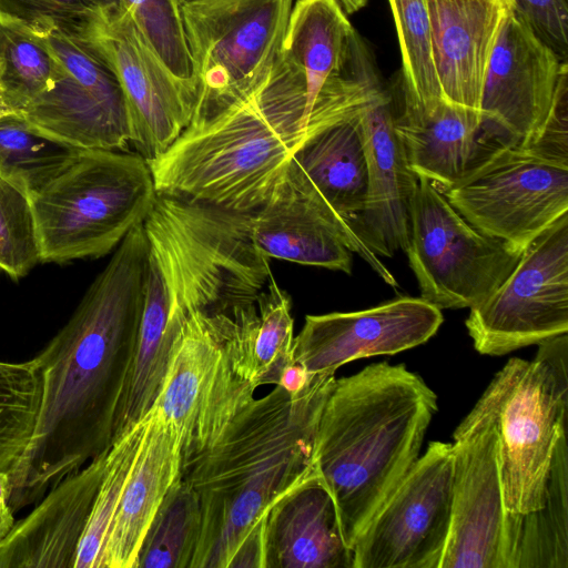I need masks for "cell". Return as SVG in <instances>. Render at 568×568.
Returning a JSON list of instances; mask_svg holds the SVG:
<instances>
[{
  "instance_id": "f546056e",
  "label": "cell",
  "mask_w": 568,
  "mask_h": 568,
  "mask_svg": "<svg viewBox=\"0 0 568 568\" xmlns=\"http://www.w3.org/2000/svg\"><path fill=\"white\" fill-rule=\"evenodd\" d=\"M200 531L197 495L180 476L144 536L135 568H191Z\"/></svg>"
},
{
  "instance_id": "74e56055",
  "label": "cell",
  "mask_w": 568,
  "mask_h": 568,
  "mask_svg": "<svg viewBox=\"0 0 568 568\" xmlns=\"http://www.w3.org/2000/svg\"><path fill=\"white\" fill-rule=\"evenodd\" d=\"M101 20V9L89 0H0L1 22L40 37L58 31L71 38H93Z\"/></svg>"
},
{
  "instance_id": "b9f144b4",
  "label": "cell",
  "mask_w": 568,
  "mask_h": 568,
  "mask_svg": "<svg viewBox=\"0 0 568 568\" xmlns=\"http://www.w3.org/2000/svg\"><path fill=\"white\" fill-rule=\"evenodd\" d=\"M14 524L13 511L9 506L8 499L0 497V542L11 531Z\"/></svg>"
},
{
  "instance_id": "4fadbf2b",
  "label": "cell",
  "mask_w": 568,
  "mask_h": 568,
  "mask_svg": "<svg viewBox=\"0 0 568 568\" xmlns=\"http://www.w3.org/2000/svg\"><path fill=\"white\" fill-rule=\"evenodd\" d=\"M475 349L500 356L568 332V213L521 254L465 321Z\"/></svg>"
},
{
  "instance_id": "f1b7e54d",
  "label": "cell",
  "mask_w": 568,
  "mask_h": 568,
  "mask_svg": "<svg viewBox=\"0 0 568 568\" xmlns=\"http://www.w3.org/2000/svg\"><path fill=\"white\" fill-rule=\"evenodd\" d=\"M568 453L557 443L541 508L520 516L514 568L568 567Z\"/></svg>"
},
{
  "instance_id": "e0dca14e",
  "label": "cell",
  "mask_w": 568,
  "mask_h": 568,
  "mask_svg": "<svg viewBox=\"0 0 568 568\" xmlns=\"http://www.w3.org/2000/svg\"><path fill=\"white\" fill-rule=\"evenodd\" d=\"M101 11L93 39L122 88L130 143L145 160L154 159L190 125L196 92L169 71L123 6Z\"/></svg>"
},
{
  "instance_id": "8fae6325",
  "label": "cell",
  "mask_w": 568,
  "mask_h": 568,
  "mask_svg": "<svg viewBox=\"0 0 568 568\" xmlns=\"http://www.w3.org/2000/svg\"><path fill=\"white\" fill-rule=\"evenodd\" d=\"M442 193L479 232L524 253L568 213V164L496 142Z\"/></svg>"
},
{
  "instance_id": "ee69618b",
  "label": "cell",
  "mask_w": 568,
  "mask_h": 568,
  "mask_svg": "<svg viewBox=\"0 0 568 568\" xmlns=\"http://www.w3.org/2000/svg\"><path fill=\"white\" fill-rule=\"evenodd\" d=\"M20 113L7 99L3 89L0 87V118L8 115Z\"/></svg>"
},
{
  "instance_id": "f35d334b",
  "label": "cell",
  "mask_w": 568,
  "mask_h": 568,
  "mask_svg": "<svg viewBox=\"0 0 568 568\" xmlns=\"http://www.w3.org/2000/svg\"><path fill=\"white\" fill-rule=\"evenodd\" d=\"M534 153L568 164V64L564 61L549 112L527 146Z\"/></svg>"
},
{
  "instance_id": "d590c367",
  "label": "cell",
  "mask_w": 568,
  "mask_h": 568,
  "mask_svg": "<svg viewBox=\"0 0 568 568\" xmlns=\"http://www.w3.org/2000/svg\"><path fill=\"white\" fill-rule=\"evenodd\" d=\"M121 3L169 71L196 92L183 21L184 0H121Z\"/></svg>"
},
{
  "instance_id": "30bf717a",
  "label": "cell",
  "mask_w": 568,
  "mask_h": 568,
  "mask_svg": "<svg viewBox=\"0 0 568 568\" xmlns=\"http://www.w3.org/2000/svg\"><path fill=\"white\" fill-rule=\"evenodd\" d=\"M405 253L420 297L440 310L481 304L523 254L475 229L420 175L409 197Z\"/></svg>"
},
{
  "instance_id": "d6986e66",
  "label": "cell",
  "mask_w": 568,
  "mask_h": 568,
  "mask_svg": "<svg viewBox=\"0 0 568 568\" xmlns=\"http://www.w3.org/2000/svg\"><path fill=\"white\" fill-rule=\"evenodd\" d=\"M442 310L422 297L398 296L356 312L307 315L292 345V358L312 374H335L358 358L394 355L433 337Z\"/></svg>"
},
{
  "instance_id": "8992f818",
  "label": "cell",
  "mask_w": 568,
  "mask_h": 568,
  "mask_svg": "<svg viewBox=\"0 0 568 568\" xmlns=\"http://www.w3.org/2000/svg\"><path fill=\"white\" fill-rule=\"evenodd\" d=\"M146 160L82 150L31 197L42 262L97 258L142 224L156 199Z\"/></svg>"
},
{
  "instance_id": "8d00e7d4",
  "label": "cell",
  "mask_w": 568,
  "mask_h": 568,
  "mask_svg": "<svg viewBox=\"0 0 568 568\" xmlns=\"http://www.w3.org/2000/svg\"><path fill=\"white\" fill-rule=\"evenodd\" d=\"M40 262L42 252L31 197L0 175V270L19 280Z\"/></svg>"
},
{
  "instance_id": "83f0119b",
  "label": "cell",
  "mask_w": 568,
  "mask_h": 568,
  "mask_svg": "<svg viewBox=\"0 0 568 568\" xmlns=\"http://www.w3.org/2000/svg\"><path fill=\"white\" fill-rule=\"evenodd\" d=\"M256 304L242 315L241 366L255 387L276 385L282 371L293 362L294 320L288 293L271 274Z\"/></svg>"
},
{
  "instance_id": "6da1fadb",
  "label": "cell",
  "mask_w": 568,
  "mask_h": 568,
  "mask_svg": "<svg viewBox=\"0 0 568 568\" xmlns=\"http://www.w3.org/2000/svg\"><path fill=\"white\" fill-rule=\"evenodd\" d=\"M143 224L118 245L65 325L33 359L41 400L32 437L10 471L13 513L38 503L113 443L144 308Z\"/></svg>"
},
{
  "instance_id": "7c38bea8",
  "label": "cell",
  "mask_w": 568,
  "mask_h": 568,
  "mask_svg": "<svg viewBox=\"0 0 568 568\" xmlns=\"http://www.w3.org/2000/svg\"><path fill=\"white\" fill-rule=\"evenodd\" d=\"M453 438L452 520L439 568H514L520 515L506 509L495 419L480 398Z\"/></svg>"
},
{
  "instance_id": "4dcf8cb0",
  "label": "cell",
  "mask_w": 568,
  "mask_h": 568,
  "mask_svg": "<svg viewBox=\"0 0 568 568\" xmlns=\"http://www.w3.org/2000/svg\"><path fill=\"white\" fill-rule=\"evenodd\" d=\"M81 151L37 131L20 113L0 118V175L30 196Z\"/></svg>"
},
{
  "instance_id": "9a60e30c",
  "label": "cell",
  "mask_w": 568,
  "mask_h": 568,
  "mask_svg": "<svg viewBox=\"0 0 568 568\" xmlns=\"http://www.w3.org/2000/svg\"><path fill=\"white\" fill-rule=\"evenodd\" d=\"M64 74L20 112L37 131L80 150L126 151L131 141L120 82L93 38L43 37Z\"/></svg>"
},
{
  "instance_id": "ab89813d",
  "label": "cell",
  "mask_w": 568,
  "mask_h": 568,
  "mask_svg": "<svg viewBox=\"0 0 568 568\" xmlns=\"http://www.w3.org/2000/svg\"><path fill=\"white\" fill-rule=\"evenodd\" d=\"M516 11L561 61L568 57V0H514Z\"/></svg>"
},
{
  "instance_id": "44dd1931",
  "label": "cell",
  "mask_w": 568,
  "mask_h": 568,
  "mask_svg": "<svg viewBox=\"0 0 568 568\" xmlns=\"http://www.w3.org/2000/svg\"><path fill=\"white\" fill-rule=\"evenodd\" d=\"M371 91L316 103L291 155L354 231L367 194L366 158L356 114Z\"/></svg>"
},
{
  "instance_id": "5bb4252c",
  "label": "cell",
  "mask_w": 568,
  "mask_h": 568,
  "mask_svg": "<svg viewBox=\"0 0 568 568\" xmlns=\"http://www.w3.org/2000/svg\"><path fill=\"white\" fill-rule=\"evenodd\" d=\"M452 504V444L430 442L356 538L353 568H439Z\"/></svg>"
},
{
  "instance_id": "5b68a950",
  "label": "cell",
  "mask_w": 568,
  "mask_h": 568,
  "mask_svg": "<svg viewBox=\"0 0 568 568\" xmlns=\"http://www.w3.org/2000/svg\"><path fill=\"white\" fill-rule=\"evenodd\" d=\"M148 278L140 336L173 343L196 313L256 303L270 277L254 246L251 214L158 194L143 222Z\"/></svg>"
},
{
  "instance_id": "484cf974",
  "label": "cell",
  "mask_w": 568,
  "mask_h": 568,
  "mask_svg": "<svg viewBox=\"0 0 568 568\" xmlns=\"http://www.w3.org/2000/svg\"><path fill=\"white\" fill-rule=\"evenodd\" d=\"M393 100L394 128L409 169L439 191L457 182L487 149L479 113L444 98L424 105L395 94Z\"/></svg>"
},
{
  "instance_id": "cb8c5ba5",
  "label": "cell",
  "mask_w": 568,
  "mask_h": 568,
  "mask_svg": "<svg viewBox=\"0 0 568 568\" xmlns=\"http://www.w3.org/2000/svg\"><path fill=\"white\" fill-rule=\"evenodd\" d=\"M143 420L144 429L104 546L101 568H135L144 536L182 473L178 432L151 410Z\"/></svg>"
},
{
  "instance_id": "7a4b0ae2",
  "label": "cell",
  "mask_w": 568,
  "mask_h": 568,
  "mask_svg": "<svg viewBox=\"0 0 568 568\" xmlns=\"http://www.w3.org/2000/svg\"><path fill=\"white\" fill-rule=\"evenodd\" d=\"M335 374H317L297 397L278 385L253 398L210 447L182 464L201 507L191 568H229L245 544L264 538L271 507L314 475L318 422Z\"/></svg>"
},
{
  "instance_id": "d6a6232c",
  "label": "cell",
  "mask_w": 568,
  "mask_h": 568,
  "mask_svg": "<svg viewBox=\"0 0 568 568\" xmlns=\"http://www.w3.org/2000/svg\"><path fill=\"white\" fill-rule=\"evenodd\" d=\"M388 3L402 58L395 95L404 102L417 105L444 98L433 60L427 0H388Z\"/></svg>"
},
{
  "instance_id": "ac0fdd59",
  "label": "cell",
  "mask_w": 568,
  "mask_h": 568,
  "mask_svg": "<svg viewBox=\"0 0 568 568\" xmlns=\"http://www.w3.org/2000/svg\"><path fill=\"white\" fill-rule=\"evenodd\" d=\"M561 61L516 11L508 13L483 89V132L527 148L552 103Z\"/></svg>"
},
{
  "instance_id": "e575fe53",
  "label": "cell",
  "mask_w": 568,
  "mask_h": 568,
  "mask_svg": "<svg viewBox=\"0 0 568 568\" xmlns=\"http://www.w3.org/2000/svg\"><path fill=\"white\" fill-rule=\"evenodd\" d=\"M41 400L34 359L0 362V469L10 471L32 437Z\"/></svg>"
},
{
  "instance_id": "2e32d148",
  "label": "cell",
  "mask_w": 568,
  "mask_h": 568,
  "mask_svg": "<svg viewBox=\"0 0 568 568\" xmlns=\"http://www.w3.org/2000/svg\"><path fill=\"white\" fill-rule=\"evenodd\" d=\"M251 237L265 257L352 273L359 255L388 285L390 271L321 196L290 158L263 204L251 214Z\"/></svg>"
},
{
  "instance_id": "f6af8a7d",
  "label": "cell",
  "mask_w": 568,
  "mask_h": 568,
  "mask_svg": "<svg viewBox=\"0 0 568 568\" xmlns=\"http://www.w3.org/2000/svg\"><path fill=\"white\" fill-rule=\"evenodd\" d=\"M102 10H111L121 7V0H89Z\"/></svg>"
},
{
  "instance_id": "60d3db41",
  "label": "cell",
  "mask_w": 568,
  "mask_h": 568,
  "mask_svg": "<svg viewBox=\"0 0 568 568\" xmlns=\"http://www.w3.org/2000/svg\"><path fill=\"white\" fill-rule=\"evenodd\" d=\"M316 375L293 361L284 367L276 385L281 386L290 397H297L312 385Z\"/></svg>"
},
{
  "instance_id": "836d02e7",
  "label": "cell",
  "mask_w": 568,
  "mask_h": 568,
  "mask_svg": "<svg viewBox=\"0 0 568 568\" xmlns=\"http://www.w3.org/2000/svg\"><path fill=\"white\" fill-rule=\"evenodd\" d=\"M144 429L143 418L116 437L81 537L73 568H101L104 546Z\"/></svg>"
},
{
  "instance_id": "9c48e42d",
  "label": "cell",
  "mask_w": 568,
  "mask_h": 568,
  "mask_svg": "<svg viewBox=\"0 0 568 568\" xmlns=\"http://www.w3.org/2000/svg\"><path fill=\"white\" fill-rule=\"evenodd\" d=\"M245 307L232 313H196L175 339L150 410L178 432L183 462L216 442L254 398L256 388L241 366V313Z\"/></svg>"
},
{
  "instance_id": "ba28073f",
  "label": "cell",
  "mask_w": 568,
  "mask_h": 568,
  "mask_svg": "<svg viewBox=\"0 0 568 568\" xmlns=\"http://www.w3.org/2000/svg\"><path fill=\"white\" fill-rule=\"evenodd\" d=\"M293 0H184L196 102L190 124L254 95L280 55Z\"/></svg>"
},
{
  "instance_id": "277c9868",
  "label": "cell",
  "mask_w": 568,
  "mask_h": 568,
  "mask_svg": "<svg viewBox=\"0 0 568 568\" xmlns=\"http://www.w3.org/2000/svg\"><path fill=\"white\" fill-rule=\"evenodd\" d=\"M306 87L281 55L248 100L190 124L146 160L158 194L252 214L268 196L306 125Z\"/></svg>"
},
{
  "instance_id": "4316f807",
  "label": "cell",
  "mask_w": 568,
  "mask_h": 568,
  "mask_svg": "<svg viewBox=\"0 0 568 568\" xmlns=\"http://www.w3.org/2000/svg\"><path fill=\"white\" fill-rule=\"evenodd\" d=\"M358 32L338 0H297L292 7L281 58L306 87V121L317 95L351 69Z\"/></svg>"
},
{
  "instance_id": "7402d4cb",
  "label": "cell",
  "mask_w": 568,
  "mask_h": 568,
  "mask_svg": "<svg viewBox=\"0 0 568 568\" xmlns=\"http://www.w3.org/2000/svg\"><path fill=\"white\" fill-rule=\"evenodd\" d=\"M443 97L480 114L488 65L514 0H427ZM481 116V114H480Z\"/></svg>"
},
{
  "instance_id": "52a82bcc",
  "label": "cell",
  "mask_w": 568,
  "mask_h": 568,
  "mask_svg": "<svg viewBox=\"0 0 568 568\" xmlns=\"http://www.w3.org/2000/svg\"><path fill=\"white\" fill-rule=\"evenodd\" d=\"M538 345L534 361L511 357L480 397L495 419L504 500L511 515L544 506L552 456L566 434L568 337Z\"/></svg>"
},
{
  "instance_id": "d4e9b609",
  "label": "cell",
  "mask_w": 568,
  "mask_h": 568,
  "mask_svg": "<svg viewBox=\"0 0 568 568\" xmlns=\"http://www.w3.org/2000/svg\"><path fill=\"white\" fill-rule=\"evenodd\" d=\"M265 568H353L335 503L315 473L268 510Z\"/></svg>"
},
{
  "instance_id": "603a6c76",
  "label": "cell",
  "mask_w": 568,
  "mask_h": 568,
  "mask_svg": "<svg viewBox=\"0 0 568 568\" xmlns=\"http://www.w3.org/2000/svg\"><path fill=\"white\" fill-rule=\"evenodd\" d=\"M109 449L63 478L14 524L0 542V568H73Z\"/></svg>"
},
{
  "instance_id": "7bdbcfd3",
  "label": "cell",
  "mask_w": 568,
  "mask_h": 568,
  "mask_svg": "<svg viewBox=\"0 0 568 568\" xmlns=\"http://www.w3.org/2000/svg\"><path fill=\"white\" fill-rule=\"evenodd\" d=\"M344 11L347 14H352L367 4L368 0H338Z\"/></svg>"
},
{
  "instance_id": "ffe728a7",
  "label": "cell",
  "mask_w": 568,
  "mask_h": 568,
  "mask_svg": "<svg viewBox=\"0 0 568 568\" xmlns=\"http://www.w3.org/2000/svg\"><path fill=\"white\" fill-rule=\"evenodd\" d=\"M367 166V194L355 231L377 255L393 256L408 244V203L416 174L394 128L392 89L383 78L356 114Z\"/></svg>"
},
{
  "instance_id": "1f68e13d",
  "label": "cell",
  "mask_w": 568,
  "mask_h": 568,
  "mask_svg": "<svg viewBox=\"0 0 568 568\" xmlns=\"http://www.w3.org/2000/svg\"><path fill=\"white\" fill-rule=\"evenodd\" d=\"M64 72L43 37L0 21V87L19 112Z\"/></svg>"
},
{
  "instance_id": "3957f363",
  "label": "cell",
  "mask_w": 568,
  "mask_h": 568,
  "mask_svg": "<svg viewBox=\"0 0 568 568\" xmlns=\"http://www.w3.org/2000/svg\"><path fill=\"white\" fill-rule=\"evenodd\" d=\"M437 396L404 364L335 379L315 437V471L348 548L419 457Z\"/></svg>"
}]
</instances>
